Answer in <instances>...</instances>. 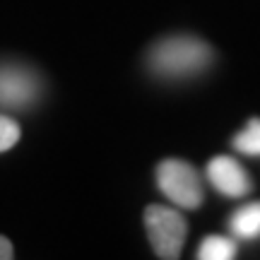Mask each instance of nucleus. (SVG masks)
<instances>
[{"label":"nucleus","mask_w":260,"mask_h":260,"mask_svg":"<svg viewBox=\"0 0 260 260\" xmlns=\"http://www.w3.org/2000/svg\"><path fill=\"white\" fill-rule=\"evenodd\" d=\"M214 63L212 46L193 34H171L152 44L145 58L147 70L164 82H183L207 73Z\"/></svg>","instance_id":"obj_1"},{"label":"nucleus","mask_w":260,"mask_h":260,"mask_svg":"<svg viewBox=\"0 0 260 260\" xmlns=\"http://www.w3.org/2000/svg\"><path fill=\"white\" fill-rule=\"evenodd\" d=\"M159 193H164L171 205L178 210H198L205 203V186L200 171L183 159L169 157L157 164L154 171Z\"/></svg>","instance_id":"obj_2"},{"label":"nucleus","mask_w":260,"mask_h":260,"mask_svg":"<svg viewBox=\"0 0 260 260\" xmlns=\"http://www.w3.org/2000/svg\"><path fill=\"white\" fill-rule=\"evenodd\" d=\"M142 222H145L147 241L152 246V251L157 253V258L164 260L181 258L188 236V222L176 207L149 205L145 214H142Z\"/></svg>","instance_id":"obj_3"},{"label":"nucleus","mask_w":260,"mask_h":260,"mask_svg":"<svg viewBox=\"0 0 260 260\" xmlns=\"http://www.w3.org/2000/svg\"><path fill=\"white\" fill-rule=\"evenodd\" d=\"M44 96L41 75L24 63H0V109L27 111Z\"/></svg>","instance_id":"obj_4"},{"label":"nucleus","mask_w":260,"mask_h":260,"mask_svg":"<svg viewBox=\"0 0 260 260\" xmlns=\"http://www.w3.org/2000/svg\"><path fill=\"white\" fill-rule=\"evenodd\" d=\"M205 176L210 186L224 198H246L253 190V181L239 159L229 154H217L207 161Z\"/></svg>","instance_id":"obj_5"},{"label":"nucleus","mask_w":260,"mask_h":260,"mask_svg":"<svg viewBox=\"0 0 260 260\" xmlns=\"http://www.w3.org/2000/svg\"><path fill=\"white\" fill-rule=\"evenodd\" d=\"M229 232L241 243L260 241V200L246 203L239 210H234V214L229 217Z\"/></svg>","instance_id":"obj_6"},{"label":"nucleus","mask_w":260,"mask_h":260,"mask_svg":"<svg viewBox=\"0 0 260 260\" xmlns=\"http://www.w3.org/2000/svg\"><path fill=\"white\" fill-rule=\"evenodd\" d=\"M236 255H239L236 239L234 236H224V234H210L198 246V258L200 260H232Z\"/></svg>","instance_id":"obj_7"},{"label":"nucleus","mask_w":260,"mask_h":260,"mask_svg":"<svg viewBox=\"0 0 260 260\" xmlns=\"http://www.w3.org/2000/svg\"><path fill=\"white\" fill-rule=\"evenodd\" d=\"M232 147L243 157H260V118H251L234 135Z\"/></svg>","instance_id":"obj_8"},{"label":"nucleus","mask_w":260,"mask_h":260,"mask_svg":"<svg viewBox=\"0 0 260 260\" xmlns=\"http://www.w3.org/2000/svg\"><path fill=\"white\" fill-rule=\"evenodd\" d=\"M19 135H22L19 123L12 116H8V113H0V154L17 145Z\"/></svg>","instance_id":"obj_9"},{"label":"nucleus","mask_w":260,"mask_h":260,"mask_svg":"<svg viewBox=\"0 0 260 260\" xmlns=\"http://www.w3.org/2000/svg\"><path fill=\"white\" fill-rule=\"evenodd\" d=\"M15 255V251H12V243H10V239H5L3 234H0V260H10Z\"/></svg>","instance_id":"obj_10"}]
</instances>
